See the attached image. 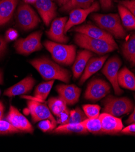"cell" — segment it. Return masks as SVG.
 Masks as SVG:
<instances>
[{
  "label": "cell",
  "mask_w": 135,
  "mask_h": 152,
  "mask_svg": "<svg viewBox=\"0 0 135 152\" xmlns=\"http://www.w3.org/2000/svg\"><path fill=\"white\" fill-rule=\"evenodd\" d=\"M53 1H54L56 3H57L59 6L62 7L65 4H66L69 1V0H53Z\"/></svg>",
  "instance_id": "cell-41"
},
{
  "label": "cell",
  "mask_w": 135,
  "mask_h": 152,
  "mask_svg": "<svg viewBox=\"0 0 135 152\" xmlns=\"http://www.w3.org/2000/svg\"><path fill=\"white\" fill-rule=\"evenodd\" d=\"M117 81L119 86L135 91V76L127 67H124L119 71Z\"/></svg>",
  "instance_id": "cell-22"
},
{
  "label": "cell",
  "mask_w": 135,
  "mask_h": 152,
  "mask_svg": "<svg viewBox=\"0 0 135 152\" xmlns=\"http://www.w3.org/2000/svg\"><path fill=\"white\" fill-rule=\"evenodd\" d=\"M54 132L57 133H87L86 129L80 124H65L60 126L55 129Z\"/></svg>",
  "instance_id": "cell-26"
},
{
  "label": "cell",
  "mask_w": 135,
  "mask_h": 152,
  "mask_svg": "<svg viewBox=\"0 0 135 152\" xmlns=\"http://www.w3.org/2000/svg\"><path fill=\"white\" fill-rule=\"evenodd\" d=\"M134 99H135V95H134ZM127 124H133L135 123V107L134 109V111L131 114V115L129 116L128 119L125 121Z\"/></svg>",
  "instance_id": "cell-40"
},
{
  "label": "cell",
  "mask_w": 135,
  "mask_h": 152,
  "mask_svg": "<svg viewBox=\"0 0 135 152\" xmlns=\"http://www.w3.org/2000/svg\"><path fill=\"white\" fill-rule=\"evenodd\" d=\"M3 75L2 71L0 70V84H3Z\"/></svg>",
  "instance_id": "cell-43"
},
{
  "label": "cell",
  "mask_w": 135,
  "mask_h": 152,
  "mask_svg": "<svg viewBox=\"0 0 135 152\" xmlns=\"http://www.w3.org/2000/svg\"><path fill=\"white\" fill-rule=\"evenodd\" d=\"M91 18L98 26L116 38L122 39L126 35L120 17L116 13L99 14L94 13Z\"/></svg>",
  "instance_id": "cell-2"
},
{
  "label": "cell",
  "mask_w": 135,
  "mask_h": 152,
  "mask_svg": "<svg viewBox=\"0 0 135 152\" xmlns=\"http://www.w3.org/2000/svg\"><path fill=\"white\" fill-rule=\"evenodd\" d=\"M121 64L122 61L120 58L117 56H114L107 61L102 70L103 74L112 84L114 92L117 95H120L123 92L117 81V75Z\"/></svg>",
  "instance_id": "cell-8"
},
{
  "label": "cell",
  "mask_w": 135,
  "mask_h": 152,
  "mask_svg": "<svg viewBox=\"0 0 135 152\" xmlns=\"http://www.w3.org/2000/svg\"><path fill=\"white\" fill-rule=\"evenodd\" d=\"M124 1H128V0H124Z\"/></svg>",
  "instance_id": "cell-45"
},
{
  "label": "cell",
  "mask_w": 135,
  "mask_h": 152,
  "mask_svg": "<svg viewBox=\"0 0 135 152\" xmlns=\"http://www.w3.org/2000/svg\"><path fill=\"white\" fill-rule=\"evenodd\" d=\"M48 106L51 112L56 116L68 109L66 103L60 96L50 98L48 101Z\"/></svg>",
  "instance_id": "cell-27"
},
{
  "label": "cell",
  "mask_w": 135,
  "mask_h": 152,
  "mask_svg": "<svg viewBox=\"0 0 135 152\" xmlns=\"http://www.w3.org/2000/svg\"><path fill=\"white\" fill-rule=\"evenodd\" d=\"M34 4L45 25L49 26L57 14V6L53 0H37Z\"/></svg>",
  "instance_id": "cell-15"
},
{
  "label": "cell",
  "mask_w": 135,
  "mask_h": 152,
  "mask_svg": "<svg viewBox=\"0 0 135 152\" xmlns=\"http://www.w3.org/2000/svg\"><path fill=\"white\" fill-rule=\"evenodd\" d=\"M59 96L62 98L66 104L72 105L79 101L81 90L74 85H59L57 87Z\"/></svg>",
  "instance_id": "cell-17"
},
{
  "label": "cell",
  "mask_w": 135,
  "mask_h": 152,
  "mask_svg": "<svg viewBox=\"0 0 135 152\" xmlns=\"http://www.w3.org/2000/svg\"><path fill=\"white\" fill-rule=\"evenodd\" d=\"M83 110L88 118H94L99 116L100 107L98 105L86 104L83 105Z\"/></svg>",
  "instance_id": "cell-31"
},
{
  "label": "cell",
  "mask_w": 135,
  "mask_h": 152,
  "mask_svg": "<svg viewBox=\"0 0 135 152\" xmlns=\"http://www.w3.org/2000/svg\"><path fill=\"white\" fill-rule=\"evenodd\" d=\"M95 0H69V1L62 6V12H69L76 9H86L91 6Z\"/></svg>",
  "instance_id": "cell-25"
},
{
  "label": "cell",
  "mask_w": 135,
  "mask_h": 152,
  "mask_svg": "<svg viewBox=\"0 0 135 152\" xmlns=\"http://www.w3.org/2000/svg\"><path fill=\"white\" fill-rule=\"evenodd\" d=\"M103 132L108 134H116L121 132L123 124L122 120L107 113H103L99 116Z\"/></svg>",
  "instance_id": "cell-16"
},
{
  "label": "cell",
  "mask_w": 135,
  "mask_h": 152,
  "mask_svg": "<svg viewBox=\"0 0 135 152\" xmlns=\"http://www.w3.org/2000/svg\"><path fill=\"white\" fill-rule=\"evenodd\" d=\"M74 41L80 48L99 55L111 52L118 48L107 41L91 38L80 33L75 35Z\"/></svg>",
  "instance_id": "cell-4"
},
{
  "label": "cell",
  "mask_w": 135,
  "mask_h": 152,
  "mask_svg": "<svg viewBox=\"0 0 135 152\" xmlns=\"http://www.w3.org/2000/svg\"><path fill=\"white\" fill-rule=\"evenodd\" d=\"M93 55L91 51L88 50H81L78 53L77 57L74 60L72 67L73 77L75 79H77L80 77L86 67L88 61Z\"/></svg>",
  "instance_id": "cell-20"
},
{
  "label": "cell",
  "mask_w": 135,
  "mask_h": 152,
  "mask_svg": "<svg viewBox=\"0 0 135 152\" xmlns=\"http://www.w3.org/2000/svg\"><path fill=\"white\" fill-rule=\"evenodd\" d=\"M31 64L46 80H58L68 83L70 80L69 72L46 57L33 59Z\"/></svg>",
  "instance_id": "cell-1"
},
{
  "label": "cell",
  "mask_w": 135,
  "mask_h": 152,
  "mask_svg": "<svg viewBox=\"0 0 135 152\" xmlns=\"http://www.w3.org/2000/svg\"><path fill=\"white\" fill-rule=\"evenodd\" d=\"M69 113H70V112L68 109H66L63 112H62L58 116H57V123L61 125L66 124L69 117Z\"/></svg>",
  "instance_id": "cell-34"
},
{
  "label": "cell",
  "mask_w": 135,
  "mask_h": 152,
  "mask_svg": "<svg viewBox=\"0 0 135 152\" xmlns=\"http://www.w3.org/2000/svg\"><path fill=\"white\" fill-rule=\"evenodd\" d=\"M57 124H54L50 119H44L40 121L38 126L41 130L44 132H51L54 130Z\"/></svg>",
  "instance_id": "cell-33"
},
{
  "label": "cell",
  "mask_w": 135,
  "mask_h": 152,
  "mask_svg": "<svg viewBox=\"0 0 135 152\" xmlns=\"http://www.w3.org/2000/svg\"><path fill=\"white\" fill-rule=\"evenodd\" d=\"M107 58L108 55H105L100 57L90 58L84 70V73L80 78V84H82L84 83L87 79L102 69Z\"/></svg>",
  "instance_id": "cell-19"
},
{
  "label": "cell",
  "mask_w": 135,
  "mask_h": 152,
  "mask_svg": "<svg viewBox=\"0 0 135 152\" xmlns=\"http://www.w3.org/2000/svg\"><path fill=\"white\" fill-rule=\"evenodd\" d=\"M100 6L97 1H95L91 6L86 9H76L71 10L69 13V17L68 19L65 28V34L68 30L76 25H79L83 23L87 17L93 12H97L99 10Z\"/></svg>",
  "instance_id": "cell-9"
},
{
  "label": "cell",
  "mask_w": 135,
  "mask_h": 152,
  "mask_svg": "<svg viewBox=\"0 0 135 152\" xmlns=\"http://www.w3.org/2000/svg\"><path fill=\"white\" fill-rule=\"evenodd\" d=\"M80 124L89 132L96 134L103 133L99 117L94 118H86Z\"/></svg>",
  "instance_id": "cell-29"
},
{
  "label": "cell",
  "mask_w": 135,
  "mask_h": 152,
  "mask_svg": "<svg viewBox=\"0 0 135 152\" xmlns=\"http://www.w3.org/2000/svg\"><path fill=\"white\" fill-rule=\"evenodd\" d=\"M44 45L51 53L53 59L57 63L65 66H69L74 62L76 49L74 45L46 41L44 42Z\"/></svg>",
  "instance_id": "cell-3"
},
{
  "label": "cell",
  "mask_w": 135,
  "mask_h": 152,
  "mask_svg": "<svg viewBox=\"0 0 135 152\" xmlns=\"http://www.w3.org/2000/svg\"><path fill=\"white\" fill-rule=\"evenodd\" d=\"M24 1L26 3H30V4H35L37 1V0H24Z\"/></svg>",
  "instance_id": "cell-44"
},
{
  "label": "cell",
  "mask_w": 135,
  "mask_h": 152,
  "mask_svg": "<svg viewBox=\"0 0 135 152\" xmlns=\"http://www.w3.org/2000/svg\"><path fill=\"white\" fill-rule=\"evenodd\" d=\"M54 83V80H51L38 84L35 90V97L41 101H44L49 95Z\"/></svg>",
  "instance_id": "cell-28"
},
{
  "label": "cell",
  "mask_w": 135,
  "mask_h": 152,
  "mask_svg": "<svg viewBox=\"0 0 135 152\" xmlns=\"http://www.w3.org/2000/svg\"><path fill=\"white\" fill-rule=\"evenodd\" d=\"M103 112L119 117L131 112L133 109V103L126 97L116 98L109 96L103 101Z\"/></svg>",
  "instance_id": "cell-5"
},
{
  "label": "cell",
  "mask_w": 135,
  "mask_h": 152,
  "mask_svg": "<svg viewBox=\"0 0 135 152\" xmlns=\"http://www.w3.org/2000/svg\"><path fill=\"white\" fill-rule=\"evenodd\" d=\"M17 22L20 27L29 30L36 27L40 20L35 12L28 4H21L17 10Z\"/></svg>",
  "instance_id": "cell-6"
},
{
  "label": "cell",
  "mask_w": 135,
  "mask_h": 152,
  "mask_svg": "<svg viewBox=\"0 0 135 152\" xmlns=\"http://www.w3.org/2000/svg\"><path fill=\"white\" fill-rule=\"evenodd\" d=\"M18 34L17 30L13 28L9 29L6 33V39L7 41H12L17 39Z\"/></svg>",
  "instance_id": "cell-35"
},
{
  "label": "cell",
  "mask_w": 135,
  "mask_h": 152,
  "mask_svg": "<svg viewBox=\"0 0 135 152\" xmlns=\"http://www.w3.org/2000/svg\"><path fill=\"white\" fill-rule=\"evenodd\" d=\"M67 21V17L58 18L54 20L51 24L49 30L46 32L48 37L56 42H67L69 38L65 35V28Z\"/></svg>",
  "instance_id": "cell-14"
},
{
  "label": "cell",
  "mask_w": 135,
  "mask_h": 152,
  "mask_svg": "<svg viewBox=\"0 0 135 152\" xmlns=\"http://www.w3.org/2000/svg\"><path fill=\"white\" fill-rule=\"evenodd\" d=\"M20 132V131L13 126L9 121L0 120V134H7Z\"/></svg>",
  "instance_id": "cell-32"
},
{
  "label": "cell",
  "mask_w": 135,
  "mask_h": 152,
  "mask_svg": "<svg viewBox=\"0 0 135 152\" xmlns=\"http://www.w3.org/2000/svg\"><path fill=\"white\" fill-rule=\"evenodd\" d=\"M122 52L125 58L132 67L135 66V33L124 43Z\"/></svg>",
  "instance_id": "cell-23"
},
{
  "label": "cell",
  "mask_w": 135,
  "mask_h": 152,
  "mask_svg": "<svg viewBox=\"0 0 135 152\" xmlns=\"http://www.w3.org/2000/svg\"><path fill=\"white\" fill-rule=\"evenodd\" d=\"M110 91L109 84L101 79L90 82L85 93V98L90 101H99L105 96Z\"/></svg>",
  "instance_id": "cell-10"
},
{
  "label": "cell",
  "mask_w": 135,
  "mask_h": 152,
  "mask_svg": "<svg viewBox=\"0 0 135 152\" xmlns=\"http://www.w3.org/2000/svg\"><path fill=\"white\" fill-rule=\"evenodd\" d=\"M118 11L124 26L129 30H135V17L124 6L119 4Z\"/></svg>",
  "instance_id": "cell-24"
},
{
  "label": "cell",
  "mask_w": 135,
  "mask_h": 152,
  "mask_svg": "<svg viewBox=\"0 0 135 152\" xmlns=\"http://www.w3.org/2000/svg\"><path fill=\"white\" fill-rule=\"evenodd\" d=\"M86 118L87 116L84 112H82L80 109L77 108L70 112L69 117L66 124H80Z\"/></svg>",
  "instance_id": "cell-30"
},
{
  "label": "cell",
  "mask_w": 135,
  "mask_h": 152,
  "mask_svg": "<svg viewBox=\"0 0 135 152\" xmlns=\"http://www.w3.org/2000/svg\"><path fill=\"white\" fill-rule=\"evenodd\" d=\"M99 2L103 10H109L113 8V0H99Z\"/></svg>",
  "instance_id": "cell-37"
},
{
  "label": "cell",
  "mask_w": 135,
  "mask_h": 152,
  "mask_svg": "<svg viewBox=\"0 0 135 152\" xmlns=\"http://www.w3.org/2000/svg\"><path fill=\"white\" fill-rule=\"evenodd\" d=\"M17 4L18 0H0V26L10 20Z\"/></svg>",
  "instance_id": "cell-21"
},
{
  "label": "cell",
  "mask_w": 135,
  "mask_h": 152,
  "mask_svg": "<svg viewBox=\"0 0 135 152\" xmlns=\"http://www.w3.org/2000/svg\"><path fill=\"white\" fill-rule=\"evenodd\" d=\"M41 36L42 32L38 31L29 35L25 38H20L15 43V48L18 53L24 55L40 50L42 48Z\"/></svg>",
  "instance_id": "cell-7"
},
{
  "label": "cell",
  "mask_w": 135,
  "mask_h": 152,
  "mask_svg": "<svg viewBox=\"0 0 135 152\" xmlns=\"http://www.w3.org/2000/svg\"><path fill=\"white\" fill-rule=\"evenodd\" d=\"M4 105L1 101H0V120L2 119L4 113Z\"/></svg>",
  "instance_id": "cell-42"
},
{
  "label": "cell",
  "mask_w": 135,
  "mask_h": 152,
  "mask_svg": "<svg viewBox=\"0 0 135 152\" xmlns=\"http://www.w3.org/2000/svg\"><path fill=\"white\" fill-rule=\"evenodd\" d=\"M121 132L125 134H135V123L130 124V126L122 130Z\"/></svg>",
  "instance_id": "cell-39"
},
{
  "label": "cell",
  "mask_w": 135,
  "mask_h": 152,
  "mask_svg": "<svg viewBox=\"0 0 135 152\" xmlns=\"http://www.w3.org/2000/svg\"><path fill=\"white\" fill-rule=\"evenodd\" d=\"M120 4L128 9L135 17V0H131V1H129V0L128 1H124L120 3Z\"/></svg>",
  "instance_id": "cell-36"
},
{
  "label": "cell",
  "mask_w": 135,
  "mask_h": 152,
  "mask_svg": "<svg viewBox=\"0 0 135 152\" xmlns=\"http://www.w3.org/2000/svg\"><path fill=\"white\" fill-rule=\"evenodd\" d=\"M27 104L32 119L34 123L39 122L44 119H50L54 124H57V121L52 115L49 108L44 104L36 101H29Z\"/></svg>",
  "instance_id": "cell-11"
},
{
  "label": "cell",
  "mask_w": 135,
  "mask_h": 152,
  "mask_svg": "<svg viewBox=\"0 0 135 152\" xmlns=\"http://www.w3.org/2000/svg\"><path fill=\"white\" fill-rule=\"evenodd\" d=\"M35 81L31 77H27L23 80L9 88L4 92V95L9 97L26 94L33 88Z\"/></svg>",
  "instance_id": "cell-18"
},
{
  "label": "cell",
  "mask_w": 135,
  "mask_h": 152,
  "mask_svg": "<svg viewBox=\"0 0 135 152\" xmlns=\"http://www.w3.org/2000/svg\"><path fill=\"white\" fill-rule=\"evenodd\" d=\"M74 30L77 33L84 34L89 37L107 41L115 46H117L113 36L100 27L91 24H84L75 27Z\"/></svg>",
  "instance_id": "cell-12"
},
{
  "label": "cell",
  "mask_w": 135,
  "mask_h": 152,
  "mask_svg": "<svg viewBox=\"0 0 135 152\" xmlns=\"http://www.w3.org/2000/svg\"><path fill=\"white\" fill-rule=\"evenodd\" d=\"M7 49V41L2 36L0 35V58L5 53Z\"/></svg>",
  "instance_id": "cell-38"
},
{
  "label": "cell",
  "mask_w": 135,
  "mask_h": 152,
  "mask_svg": "<svg viewBox=\"0 0 135 152\" xmlns=\"http://www.w3.org/2000/svg\"><path fill=\"white\" fill-rule=\"evenodd\" d=\"M7 119L9 122L20 132L32 133L34 129L31 124L30 123L27 119L17 109L11 105Z\"/></svg>",
  "instance_id": "cell-13"
}]
</instances>
